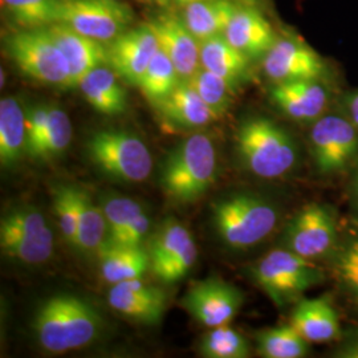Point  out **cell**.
<instances>
[{
	"label": "cell",
	"mask_w": 358,
	"mask_h": 358,
	"mask_svg": "<svg viewBox=\"0 0 358 358\" xmlns=\"http://www.w3.org/2000/svg\"><path fill=\"white\" fill-rule=\"evenodd\" d=\"M133 20V10L120 0H62L59 23L109 43L129 29Z\"/></svg>",
	"instance_id": "9"
},
{
	"label": "cell",
	"mask_w": 358,
	"mask_h": 358,
	"mask_svg": "<svg viewBox=\"0 0 358 358\" xmlns=\"http://www.w3.org/2000/svg\"><path fill=\"white\" fill-rule=\"evenodd\" d=\"M0 247L16 262L41 264L53 254V232L38 208L16 207L1 217Z\"/></svg>",
	"instance_id": "8"
},
{
	"label": "cell",
	"mask_w": 358,
	"mask_h": 358,
	"mask_svg": "<svg viewBox=\"0 0 358 358\" xmlns=\"http://www.w3.org/2000/svg\"><path fill=\"white\" fill-rule=\"evenodd\" d=\"M103 208L108 224L106 243H115L133 220L143 211L138 202L124 196L109 198L103 203Z\"/></svg>",
	"instance_id": "36"
},
{
	"label": "cell",
	"mask_w": 358,
	"mask_h": 358,
	"mask_svg": "<svg viewBox=\"0 0 358 358\" xmlns=\"http://www.w3.org/2000/svg\"><path fill=\"white\" fill-rule=\"evenodd\" d=\"M50 31L69 65L72 88H77L80 81L93 69L109 65L108 43L84 36L62 23L52 24Z\"/></svg>",
	"instance_id": "18"
},
{
	"label": "cell",
	"mask_w": 358,
	"mask_h": 358,
	"mask_svg": "<svg viewBox=\"0 0 358 358\" xmlns=\"http://www.w3.org/2000/svg\"><path fill=\"white\" fill-rule=\"evenodd\" d=\"M345 108L349 118L355 122V125L358 128V90L346 96Z\"/></svg>",
	"instance_id": "42"
},
{
	"label": "cell",
	"mask_w": 358,
	"mask_h": 358,
	"mask_svg": "<svg viewBox=\"0 0 358 358\" xmlns=\"http://www.w3.org/2000/svg\"><path fill=\"white\" fill-rule=\"evenodd\" d=\"M149 229H150V220L142 211L141 214L133 220V223L122 234V236L115 243L110 244L127 245V247H142L143 239L146 238Z\"/></svg>",
	"instance_id": "40"
},
{
	"label": "cell",
	"mask_w": 358,
	"mask_h": 358,
	"mask_svg": "<svg viewBox=\"0 0 358 358\" xmlns=\"http://www.w3.org/2000/svg\"><path fill=\"white\" fill-rule=\"evenodd\" d=\"M90 161L110 178L137 183L150 176L153 158L146 143L133 133L106 129L87 142Z\"/></svg>",
	"instance_id": "7"
},
{
	"label": "cell",
	"mask_w": 358,
	"mask_h": 358,
	"mask_svg": "<svg viewBox=\"0 0 358 358\" xmlns=\"http://www.w3.org/2000/svg\"><path fill=\"white\" fill-rule=\"evenodd\" d=\"M3 10L19 28L57 24L62 0H1Z\"/></svg>",
	"instance_id": "29"
},
{
	"label": "cell",
	"mask_w": 358,
	"mask_h": 358,
	"mask_svg": "<svg viewBox=\"0 0 358 358\" xmlns=\"http://www.w3.org/2000/svg\"><path fill=\"white\" fill-rule=\"evenodd\" d=\"M350 196H352V205L355 210L358 213V169L355 173V177L352 179V186H350Z\"/></svg>",
	"instance_id": "43"
},
{
	"label": "cell",
	"mask_w": 358,
	"mask_h": 358,
	"mask_svg": "<svg viewBox=\"0 0 358 358\" xmlns=\"http://www.w3.org/2000/svg\"><path fill=\"white\" fill-rule=\"evenodd\" d=\"M255 341L262 357L303 358L309 352V343L291 324L262 329L256 333Z\"/></svg>",
	"instance_id": "28"
},
{
	"label": "cell",
	"mask_w": 358,
	"mask_h": 358,
	"mask_svg": "<svg viewBox=\"0 0 358 358\" xmlns=\"http://www.w3.org/2000/svg\"><path fill=\"white\" fill-rule=\"evenodd\" d=\"M4 85V71L1 69V87Z\"/></svg>",
	"instance_id": "47"
},
{
	"label": "cell",
	"mask_w": 358,
	"mask_h": 358,
	"mask_svg": "<svg viewBox=\"0 0 358 358\" xmlns=\"http://www.w3.org/2000/svg\"><path fill=\"white\" fill-rule=\"evenodd\" d=\"M177 4H179L180 7H185L187 4H192L194 1H198V0H174Z\"/></svg>",
	"instance_id": "46"
},
{
	"label": "cell",
	"mask_w": 358,
	"mask_h": 358,
	"mask_svg": "<svg viewBox=\"0 0 358 358\" xmlns=\"http://www.w3.org/2000/svg\"><path fill=\"white\" fill-rule=\"evenodd\" d=\"M239 4L230 0H198L183 7L182 19L199 41L223 35Z\"/></svg>",
	"instance_id": "25"
},
{
	"label": "cell",
	"mask_w": 358,
	"mask_h": 358,
	"mask_svg": "<svg viewBox=\"0 0 358 358\" xmlns=\"http://www.w3.org/2000/svg\"><path fill=\"white\" fill-rule=\"evenodd\" d=\"M50 115L48 103L26 106V154L36 159L38 148L44 137Z\"/></svg>",
	"instance_id": "39"
},
{
	"label": "cell",
	"mask_w": 358,
	"mask_h": 358,
	"mask_svg": "<svg viewBox=\"0 0 358 358\" xmlns=\"http://www.w3.org/2000/svg\"><path fill=\"white\" fill-rule=\"evenodd\" d=\"M103 317L90 301L75 294H56L35 315L34 332L50 353H65L88 346L103 332Z\"/></svg>",
	"instance_id": "1"
},
{
	"label": "cell",
	"mask_w": 358,
	"mask_h": 358,
	"mask_svg": "<svg viewBox=\"0 0 358 358\" xmlns=\"http://www.w3.org/2000/svg\"><path fill=\"white\" fill-rule=\"evenodd\" d=\"M269 97L284 115L299 122L317 121L329 101V93L320 80L273 83Z\"/></svg>",
	"instance_id": "17"
},
{
	"label": "cell",
	"mask_w": 358,
	"mask_h": 358,
	"mask_svg": "<svg viewBox=\"0 0 358 358\" xmlns=\"http://www.w3.org/2000/svg\"><path fill=\"white\" fill-rule=\"evenodd\" d=\"M77 230L75 245L84 254H97L108 236L103 208L94 205L90 194L76 187Z\"/></svg>",
	"instance_id": "27"
},
{
	"label": "cell",
	"mask_w": 358,
	"mask_h": 358,
	"mask_svg": "<svg viewBox=\"0 0 358 358\" xmlns=\"http://www.w3.org/2000/svg\"><path fill=\"white\" fill-rule=\"evenodd\" d=\"M235 145L243 166L259 178H280L297 162L294 138L264 117L243 121L236 130Z\"/></svg>",
	"instance_id": "3"
},
{
	"label": "cell",
	"mask_w": 358,
	"mask_h": 358,
	"mask_svg": "<svg viewBox=\"0 0 358 358\" xmlns=\"http://www.w3.org/2000/svg\"><path fill=\"white\" fill-rule=\"evenodd\" d=\"M243 303V292L219 278L195 282L180 300L185 310L208 328L230 324L241 312Z\"/></svg>",
	"instance_id": "12"
},
{
	"label": "cell",
	"mask_w": 358,
	"mask_h": 358,
	"mask_svg": "<svg viewBox=\"0 0 358 358\" xmlns=\"http://www.w3.org/2000/svg\"><path fill=\"white\" fill-rule=\"evenodd\" d=\"M282 241L287 250L309 260L329 257L338 245L337 223L328 207L310 203L287 223Z\"/></svg>",
	"instance_id": "11"
},
{
	"label": "cell",
	"mask_w": 358,
	"mask_h": 358,
	"mask_svg": "<svg viewBox=\"0 0 358 358\" xmlns=\"http://www.w3.org/2000/svg\"><path fill=\"white\" fill-rule=\"evenodd\" d=\"M289 321L308 343H329L341 336L338 315L327 296L300 299L294 304Z\"/></svg>",
	"instance_id": "20"
},
{
	"label": "cell",
	"mask_w": 358,
	"mask_h": 358,
	"mask_svg": "<svg viewBox=\"0 0 358 358\" xmlns=\"http://www.w3.org/2000/svg\"><path fill=\"white\" fill-rule=\"evenodd\" d=\"M199 353L207 358H247L251 348L242 333L224 324L211 328L201 338Z\"/></svg>",
	"instance_id": "31"
},
{
	"label": "cell",
	"mask_w": 358,
	"mask_h": 358,
	"mask_svg": "<svg viewBox=\"0 0 358 358\" xmlns=\"http://www.w3.org/2000/svg\"><path fill=\"white\" fill-rule=\"evenodd\" d=\"M192 239L190 231L178 220L165 222L154 234L148 247L152 272L170 262Z\"/></svg>",
	"instance_id": "32"
},
{
	"label": "cell",
	"mask_w": 358,
	"mask_h": 358,
	"mask_svg": "<svg viewBox=\"0 0 358 358\" xmlns=\"http://www.w3.org/2000/svg\"><path fill=\"white\" fill-rule=\"evenodd\" d=\"M223 36L250 59L264 57L278 36L268 19L254 6L238 7Z\"/></svg>",
	"instance_id": "19"
},
{
	"label": "cell",
	"mask_w": 358,
	"mask_h": 358,
	"mask_svg": "<svg viewBox=\"0 0 358 358\" xmlns=\"http://www.w3.org/2000/svg\"><path fill=\"white\" fill-rule=\"evenodd\" d=\"M333 357L337 358H358V336L346 341L345 344L334 350Z\"/></svg>",
	"instance_id": "41"
},
{
	"label": "cell",
	"mask_w": 358,
	"mask_h": 358,
	"mask_svg": "<svg viewBox=\"0 0 358 358\" xmlns=\"http://www.w3.org/2000/svg\"><path fill=\"white\" fill-rule=\"evenodd\" d=\"M100 260L103 279L115 285L131 279H141L150 269V256L148 248L127 247L103 243L96 254Z\"/></svg>",
	"instance_id": "24"
},
{
	"label": "cell",
	"mask_w": 358,
	"mask_h": 358,
	"mask_svg": "<svg viewBox=\"0 0 358 358\" xmlns=\"http://www.w3.org/2000/svg\"><path fill=\"white\" fill-rule=\"evenodd\" d=\"M53 208L60 220V229L64 239L75 245L77 230L76 187L57 186L53 190Z\"/></svg>",
	"instance_id": "37"
},
{
	"label": "cell",
	"mask_w": 358,
	"mask_h": 358,
	"mask_svg": "<svg viewBox=\"0 0 358 358\" xmlns=\"http://www.w3.org/2000/svg\"><path fill=\"white\" fill-rule=\"evenodd\" d=\"M250 278L278 308L296 304L301 296L325 280L313 260L282 248L269 251L250 268Z\"/></svg>",
	"instance_id": "4"
},
{
	"label": "cell",
	"mask_w": 358,
	"mask_h": 358,
	"mask_svg": "<svg viewBox=\"0 0 358 358\" xmlns=\"http://www.w3.org/2000/svg\"><path fill=\"white\" fill-rule=\"evenodd\" d=\"M251 60L223 35L201 41V65L224 78L235 90L251 77Z\"/></svg>",
	"instance_id": "22"
},
{
	"label": "cell",
	"mask_w": 358,
	"mask_h": 358,
	"mask_svg": "<svg viewBox=\"0 0 358 358\" xmlns=\"http://www.w3.org/2000/svg\"><path fill=\"white\" fill-rule=\"evenodd\" d=\"M329 257L337 282L358 307V235L338 244Z\"/></svg>",
	"instance_id": "34"
},
{
	"label": "cell",
	"mask_w": 358,
	"mask_h": 358,
	"mask_svg": "<svg viewBox=\"0 0 358 358\" xmlns=\"http://www.w3.org/2000/svg\"><path fill=\"white\" fill-rule=\"evenodd\" d=\"M143 3H152V4H157V6H161V7H166L167 4L170 3V0H140Z\"/></svg>",
	"instance_id": "44"
},
{
	"label": "cell",
	"mask_w": 358,
	"mask_h": 358,
	"mask_svg": "<svg viewBox=\"0 0 358 358\" xmlns=\"http://www.w3.org/2000/svg\"><path fill=\"white\" fill-rule=\"evenodd\" d=\"M241 6H255L259 0H235Z\"/></svg>",
	"instance_id": "45"
},
{
	"label": "cell",
	"mask_w": 358,
	"mask_h": 358,
	"mask_svg": "<svg viewBox=\"0 0 358 358\" xmlns=\"http://www.w3.org/2000/svg\"><path fill=\"white\" fill-rule=\"evenodd\" d=\"M196 257L198 248L194 239H192L170 262H167L161 268L153 271V275L159 282L165 284L179 282L192 271Z\"/></svg>",
	"instance_id": "38"
},
{
	"label": "cell",
	"mask_w": 358,
	"mask_h": 358,
	"mask_svg": "<svg viewBox=\"0 0 358 358\" xmlns=\"http://www.w3.org/2000/svg\"><path fill=\"white\" fill-rule=\"evenodd\" d=\"M72 141V124L68 115L59 106L50 105L48 124L40 143L36 159L51 161L64 153Z\"/></svg>",
	"instance_id": "35"
},
{
	"label": "cell",
	"mask_w": 358,
	"mask_h": 358,
	"mask_svg": "<svg viewBox=\"0 0 358 358\" xmlns=\"http://www.w3.org/2000/svg\"><path fill=\"white\" fill-rule=\"evenodd\" d=\"M217 177V153L211 138L195 133L170 152L161 169V185L170 198L190 203L203 196Z\"/></svg>",
	"instance_id": "2"
},
{
	"label": "cell",
	"mask_w": 358,
	"mask_h": 358,
	"mask_svg": "<svg viewBox=\"0 0 358 358\" xmlns=\"http://www.w3.org/2000/svg\"><path fill=\"white\" fill-rule=\"evenodd\" d=\"M4 47L27 77L45 85L72 88L69 65L50 27L20 28L6 38Z\"/></svg>",
	"instance_id": "6"
},
{
	"label": "cell",
	"mask_w": 358,
	"mask_h": 358,
	"mask_svg": "<svg viewBox=\"0 0 358 358\" xmlns=\"http://www.w3.org/2000/svg\"><path fill=\"white\" fill-rule=\"evenodd\" d=\"M219 238L235 250H245L264 241L276 227L278 211L262 196L236 194L213 206Z\"/></svg>",
	"instance_id": "5"
},
{
	"label": "cell",
	"mask_w": 358,
	"mask_h": 358,
	"mask_svg": "<svg viewBox=\"0 0 358 358\" xmlns=\"http://www.w3.org/2000/svg\"><path fill=\"white\" fill-rule=\"evenodd\" d=\"M109 306L130 320L154 325L166 310V294L154 285L131 279L115 284L108 294Z\"/></svg>",
	"instance_id": "16"
},
{
	"label": "cell",
	"mask_w": 358,
	"mask_h": 358,
	"mask_svg": "<svg viewBox=\"0 0 358 358\" xmlns=\"http://www.w3.org/2000/svg\"><path fill=\"white\" fill-rule=\"evenodd\" d=\"M146 23L153 29L159 48L173 62L182 80L190 78L202 66L201 41L192 35L182 17L159 13Z\"/></svg>",
	"instance_id": "15"
},
{
	"label": "cell",
	"mask_w": 358,
	"mask_h": 358,
	"mask_svg": "<svg viewBox=\"0 0 358 358\" xmlns=\"http://www.w3.org/2000/svg\"><path fill=\"white\" fill-rule=\"evenodd\" d=\"M180 81L182 78L179 77L173 62L159 48L140 80L138 88L141 90L142 94L155 106L165 100Z\"/></svg>",
	"instance_id": "30"
},
{
	"label": "cell",
	"mask_w": 358,
	"mask_h": 358,
	"mask_svg": "<svg viewBox=\"0 0 358 358\" xmlns=\"http://www.w3.org/2000/svg\"><path fill=\"white\" fill-rule=\"evenodd\" d=\"M26 154V108L16 97L0 100V162L13 167Z\"/></svg>",
	"instance_id": "26"
},
{
	"label": "cell",
	"mask_w": 358,
	"mask_h": 358,
	"mask_svg": "<svg viewBox=\"0 0 358 358\" xmlns=\"http://www.w3.org/2000/svg\"><path fill=\"white\" fill-rule=\"evenodd\" d=\"M159 50L153 29L148 23L130 27L108 43L109 66L120 78L138 87L146 68Z\"/></svg>",
	"instance_id": "14"
},
{
	"label": "cell",
	"mask_w": 358,
	"mask_h": 358,
	"mask_svg": "<svg viewBox=\"0 0 358 358\" xmlns=\"http://www.w3.org/2000/svg\"><path fill=\"white\" fill-rule=\"evenodd\" d=\"M155 108L167 124L178 128H202L219 120L186 80H182Z\"/></svg>",
	"instance_id": "21"
},
{
	"label": "cell",
	"mask_w": 358,
	"mask_h": 358,
	"mask_svg": "<svg viewBox=\"0 0 358 358\" xmlns=\"http://www.w3.org/2000/svg\"><path fill=\"white\" fill-rule=\"evenodd\" d=\"M109 65H101L84 77L78 87L90 106L103 115H121L127 110V90Z\"/></svg>",
	"instance_id": "23"
},
{
	"label": "cell",
	"mask_w": 358,
	"mask_h": 358,
	"mask_svg": "<svg viewBox=\"0 0 358 358\" xmlns=\"http://www.w3.org/2000/svg\"><path fill=\"white\" fill-rule=\"evenodd\" d=\"M186 81L219 118H222L229 112L236 90L231 87L224 78L201 66Z\"/></svg>",
	"instance_id": "33"
},
{
	"label": "cell",
	"mask_w": 358,
	"mask_h": 358,
	"mask_svg": "<svg viewBox=\"0 0 358 358\" xmlns=\"http://www.w3.org/2000/svg\"><path fill=\"white\" fill-rule=\"evenodd\" d=\"M309 142L321 174H337L357 158L358 128L349 117L321 115L310 129Z\"/></svg>",
	"instance_id": "10"
},
{
	"label": "cell",
	"mask_w": 358,
	"mask_h": 358,
	"mask_svg": "<svg viewBox=\"0 0 358 358\" xmlns=\"http://www.w3.org/2000/svg\"><path fill=\"white\" fill-rule=\"evenodd\" d=\"M266 76L273 83L321 80L327 75L325 60L301 40L278 38L263 57Z\"/></svg>",
	"instance_id": "13"
}]
</instances>
